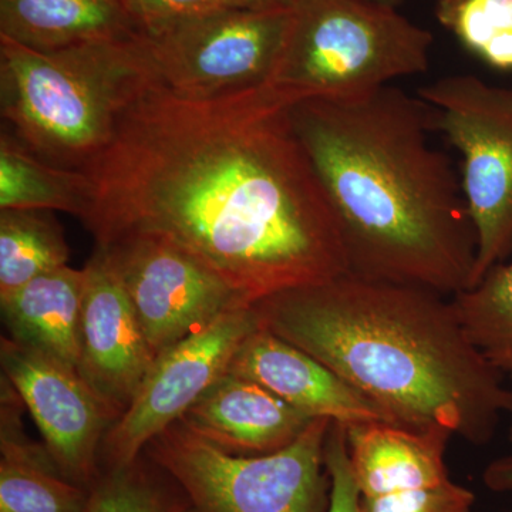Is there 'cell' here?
I'll list each match as a JSON object with an SVG mask.
<instances>
[{"mask_svg": "<svg viewBox=\"0 0 512 512\" xmlns=\"http://www.w3.org/2000/svg\"><path fill=\"white\" fill-rule=\"evenodd\" d=\"M291 110L259 86L192 100L154 84L82 170L97 245L175 242L247 305L349 274L338 221Z\"/></svg>", "mask_w": 512, "mask_h": 512, "instance_id": "obj_1", "label": "cell"}, {"mask_svg": "<svg viewBox=\"0 0 512 512\" xmlns=\"http://www.w3.org/2000/svg\"><path fill=\"white\" fill-rule=\"evenodd\" d=\"M336 221L349 274L451 296L470 288L477 234L434 110L392 84L291 110Z\"/></svg>", "mask_w": 512, "mask_h": 512, "instance_id": "obj_2", "label": "cell"}, {"mask_svg": "<svg viewBox=\"0 0 512 512\" xmlns=\"http://www.w3.org/2000/svg\"><path fill=\"white\" fill-rule=\"evenodd\" d=\"M259 323L338 373L397 426L493 440L512 389L468 339L448 296L346 274L256 303Z\"/></svg>", "mask_w": 512, "mask_h": 512, "instance_id": "obj_3", "label": "cell"}, {"mask_svg": "<svg viewBox=\"0 0 512 512\" xmlns=\"http://www.w3.org/2000/svg\"><path fill=\"white\" fill-rule=\"evenodd\" d=\"M161 83L138 32L36 50L0 36V107L35 156L82 170L109 146L124 113Z\"/></svg>", "mask_w": 512, "mask_h": 512, "instance_id": "obj_4", "label": "cell"}, {"mask_svg": "<svg viewBox=\"0 0 512 512\" xmlns=\"http://www.w3.org/2000/svg\"><path fill=\"white\" fill-rule=\"evenodd\" d=\"M433 35L396 9L365 0H293L281 55L262 90L293 109L365 96L426 73Z\"/></svg>", "mask_w": 512, "mask_h": 512, "instance_id": "obj_5", "label": "cell"}, {"mask_svg": "<svg viewBox=\"0 0 512 512\" xmlns=\"http://www.w3.org/2000/svg\"><path fill=\"white\" fill-rule=\"evenodd\" d=\"M333 421L315 419L264 456L227 453L180 420L148 443V460L180 488L187 512H329L325 448Z\"/></svg>", "mask_w": 512, "mask_h": 512, "instance_id": "obj_6", "label": "cell"}, {"mask_svg": "<svg viewBox=\"0 0 512 512\" xmlns=\"http://www.w3.org/2000/svg\"><path fill=\"white\" fill-rule=\"evenodd\" d=\"M417 96L461 157V188L477 234L476 285L512 252V89L470 74L447 76Z\"/></svg>", "mask_w": 512, "mask_h": 512, "instance_id": "obj_7", "label": "cell"}, {"mask_svg": "<svg viewBox=\"0 0 512 512\" xmlns=\"http://www.w3.org/2000/svg\"><path fill=\"white\" fill-rule=\"evenodd\" d=\"M291 8L174 20L138 35L158 79L171 93L214 99L268 79L284 47Z\"/></svg>", "mask_w": 512, "mask_h": 512, "instance_id": "obj_8", "label": "cell"}, {"mask_svg": "<svg viewBox=\"0 0 512 512\" xmlns=\"http://www.w3.org/2000/svg\"><path fill=\"white\" fill-rule=\"evenodd\" d=\"M123 285L154 356L247 303L175 242L127 232L97 245Z\"/></svg>", "mask_w": 512, "mask_h": 512, "instance_id": "obj_9", "label": "cell"}, {"mask_svg": "<svg viewBox=\"0 0 512 512\" xmlns=\"http://www.w3.org/2000/svg\"><path fill=\"white\" fill-rule=\"evenodd\" d=\"M259 326L255 306L234 309L157 355L130 407L104 437L101 473L136 463L154 437L227 375L239 346Z\"/></svg>", "mask_w": 512, "mask_h": 512, "instance_id": "obj_10", "label": "cell"}, {"mask_svg": "<svg viewBox=\"0 0 512 512\" xmlns=\"http://www.w3.org/2000/svg\"><path fill=\"white\" fill-rule=\"evenodd\" d=\"M346 434L357 512H473L476 495L448 476L451 431L367 423Z\"/></svg>", "mask_w": 512, "mask_h": 512, "instance_id": "obj_11", "label": "cell"}, {"mask_svg": "<svg viewBox=\"0 0 512 512\" xmlns=\"http://www.w3.org/2000/svg\"><path fill=\"white\" fill-rule=\"evenodd\" d=\"M0 362L64 477L90 490L100 477L101 446L116 416L79 370L45 353L2 338Z\"/></svg>", "mask_w": 512, "mask_h": 512, "instance_id": "obj_12", "label": "cell"}, {"mask_svg": "<svg viewBox=\"0 0 512 512\" xmlns=\"http://www.w3.org/2000/svg\"><path fill=\"white\" fill-rule=\"evenodd\" d=\"M83 269L79 373L119 419L156 356L123 285L99 248Z\"/></svg>", "mask_w": 512, "mask_h": 512, "instance_id": "obj_13", "label": "cell"}, {"mask_svg": "<svg viewBox=\"0 0 512 512\" xmlns=\"http://www.w3.org/2000/svg\"><path fill=\"white\" fill-rule=\"evenodd\" d=\"M228 373L261 384L312 419L346 427L392 423L377 404L325 363L262 325L239 346Z\"/></svg>", "mask_w": 512, "mask_h": 512, "instance_id": "obj_14", "label": "cell"}, {"mask_svg": "<svg viewBox=\"0 0 512 512\" xmlns=\"http://www.w3.org/2000/svg\"><path fill=\"white\" fill-rule=\"evenodd\" d=\"M312 420L261 384L232 373L212 384L180 419L202 439L238 456L282 450Z\"/></svg>", "mask_w": 512, "mask_h": 512, "instance_id": "obj_15", "label": "cell"}, {"mask_svg": "<svg viewBox=\"0 0 512 512\" xmlns=\"http://www.w3.org/2000/svg\"><path fill=\"white\" fill-rule=\"evenodd\" d=\"M84 279V269L64 265L0 293L10 339L79 370Z\"/></svg>", "mask_w": 512, "mask_h": 512, "instance_id": "obj_16", "label": "cell"}, {"mask_svg": "<svg viewBox=\"0 0 512 512\" xmlns=\"http://www.w3.org/2000/svg\"><path fill=\"white\" fill-rule=\"evenodd\" d=\"M22 404L2 376L0 512H87L89 488L64 477L46 446L26 436Z\"/></svg>", "mask_w": 512, "mask_h": 512, "instance_id": "obj_17", "label": "cell"}, {"mask_svg": "<svg viewBox=\"0 0 512 512\" xmlns=\"http://www.w3.org/2000/svg\"><path fill=\"white\" fill-rule=\"evenodd\" d=\"M138 32L124 0H0V36L56 50Z\"/></svg>", "mask_w": 512, "mask_h": 512, "instance_id": "obj_18", "label": "cell"}, {"mask_svg": "<svg viewBox=\"0 0 512 512\" xmlns=\"http://www.w3.org/2000/svg\"><path fill=\"white\" fill-rule=\"evenodd\" d=\"M92 178L35 156L15 137L0 138V210L63 211L84 218L92 207Z\"/></svg>", "mask_w": 512, "mask_h": 512, "instance_id": "obj_19", "label": "cell"}, {"mask_svg": "<svg viewBox=\"0 0 512 512\" xmlns=\"http://www.w3.org/2000/svg\"><path fill=\"white\" fill-rule=\"evenodd\" d=\"M451 302L478 352L512 380V252L476 285L451 296Z\"/></svg>", "mask_w": 512, "mask_h": 512, "instance_id": "obj_20", "label": "cell"}, {"mask_svg": "<svg viewBox=\"0 0 512 512\" xmlns=\"http://www.w3.org/2000/svg\"><path fill=\"white\" fill-rule=\"evenodd\" d=\"M70 248L49 211H0V293L67 265Z\"/></svg>", "mask_w": 512, "mask_h": 512, "instance_id": "obj_21", "label": "cell"}, {"mask_svg": "<svg viewBox=\"0 0 512 512\" xmlns=\"http://www.w3.org/2000/svg\"><path fill=\"white\" fill-rule=\"evenodd\" d=\"M436 16L468 52L511 72L512 0H439Z\"/></svg>", "mask_w": 512, "mask_h": 512, "instance_id": "obj_22", "label": "cell"}, {"mask_svg": "<svg viewBox=\"0 0 512 512\" xmlns=\"http://www.w3.org/2000/svg\"><path fill=\"white\" fill-rule=\"evenodd\" d=\"M87 512H187V503L170 477L140 457L131 466L100 474L90 487Z\"/></svg>", "mask_w": 512, "mask_h": 512, "instance_id": "obj_23", "label": "cell"}, {"mask_svg": "<svg viewBox=\"0 0 512 512\" xmlns=\"http://www.w3.org/2000/svg\"><path fill=\"white\" fill-rule=\"evenodd\" d=\"M293 0H124L138 32L174 22L234 10L289 8Z\"/></svg>", "mask_w": 512, "mask_h": 512, "instance_id": "obj_24", "label": "cell"}, {"mask_svg": "<svg viewBox=\"0 0 512 512\" xmlns=\"http://www.w3.org/2000/svg\"><path fill=\"white\" fill-rule=\"evenodd\" d=\"M325 463L332 480L329 512H357V487L350 467L346 426L333 423L325 448Z\"/></svg>", "mask_w": 512, "mask_h": 512, "instance_id": "obj_25", "label": "cell"}, {"mask_svg": "<svg viewBox=\"0 0 512 512\" xmlns=\"http://www.w3.org/2000/svg\"><path fill=\"white\" fill-rule=\"evenodd\" d=\"M483 481L490 490L497 493H512V456L497 458L488 464Z\"/></svg>", "mask_w": 512, "mask_h": 512, "instance_id": "obj_26", "label": "cell"}, {"mask_svg": "<svg viewBox=\"0 0 512 512\" xmlns=\"http://www.w3.org/2000/svg\"><path fill=\"white\" fill-rule=\"evenodd\" d=\"M365 2L375 3V5L396 9L397 6L402 5L404 0H365Z\"/></svg>", "mask_w": 512, "mask_h": 512, "instance_id": "obj_27", "label": "cell"}, {"mask_svg": "<svg viewBox=\"0 0 512 512\" xmlns=\"http://www.w3.org/2000/svg\"><path fill=\"white\" fill-rule=\"evenodd\" d=\"M510 414H511V423H510V429H508V439H510V441L512 443V412Z\"/></svg>", "mask_w": 512, "mask_h": 512, "instance_id": "obj_28", "label": "cell"}]
</instances>
